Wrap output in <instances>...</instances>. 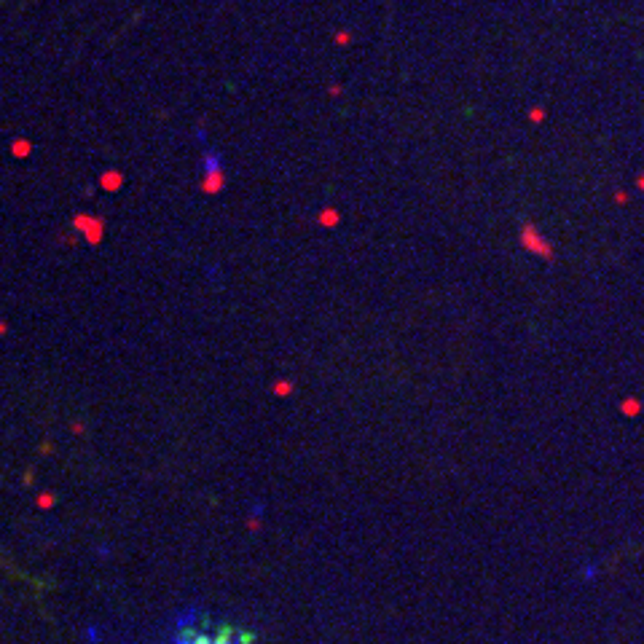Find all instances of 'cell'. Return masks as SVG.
I'll return each mask as SVG.
<instances>
[{"label":"cell","mask_w":644,"mask_h":644,"mask_svg":"<svg viewBox=\"0 0 644 644\" xmlns=\"http://www.w3.org/2000/svg\"><path fill=\"white\" fill-rule=\"evenodd\" d=\"M6 330H8V328H6V322H3V320H0V335H3V333H6Z\"/></svg>","instance_id":"obj_5"},{"label":"cell","mask_w":644,"mask_h":644,"mask_svg":"<svg viewBox=\"0 0 644 644\" xmlns=\"http://www.w3.org/2000/svg\"><path fill=\"white\" fill-rule=\"evenodd\" d=\"M73 228L78 231L83 239L89 244H100L102 237H105V220L97 217V215H86V213H78L73 217Z\"/></svg>","instance_id":"obj_2"},{"label":"cell","mask_w":644,"mask_h":644,"mask_svg":"<svg viewBox=\"0 0 644 644\" xmlns=\"http://www.w3.org/2000/svg\"><path fill=\"white\" fill-rule=\"evenodd\" d=\"M169 644H250L247 636H242L231 626H215V623H193L180 628Z\"/></svg>","instance_id":"obj_1"},{"label":"cell","mask_w":644,"mask_h":644,"mask_svg":"<svg viewBox=\"0 0 644 644\" xmlns=\"http://www.w3.org/2000/svg\"><path fill=\"white\" fill-rule=\"evenodd\" d=\"M11 153L16 156V159H27V156L32 153V143L25 140V137H19V140H13L11 143Z\"/></svg>","instance_id":"obj_4"},{"label":"cell","mask_w":644,"mask_h":644,"mask_svg":"<svg viewBox=\"0 0 644 644\" xmlns=\"http://www.w3.org/2000/svg\"><path fill=\"white\" fill-rule=\"evenodd\" d=\"M121 183H124V177H121V172H116V169L102 172V177H100V186L105 188V191H119Z\"/></svg>","instance_id":"obj_3"}]
</instances>
